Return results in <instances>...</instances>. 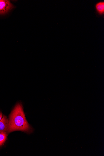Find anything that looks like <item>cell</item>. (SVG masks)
<instances>
[{
    "label": "cell",
    "instance_id": "1",
    "mask_svg": "<svg viewBox=\"0 0 104 156\" xmlns=\"http://www.w3.org/2000/svg\"><path fill=\"white\" fill-rule=\"evenodd\" d=\"M21 131L31 133L32 130L27 120L21 104L16 105L13 110L9 117L8 133Z\"/></svg>",
    "mask_w": 104,
    "mask_h": 156
},
{
    "label": "cell",
    "instance_id": "2",
    "mask_svg": "<svg viewBox=\"0 0 104 156\" xmlns=\"http://www.w3.org/2000/svg\"><path fill=\"white\" fill-rule=\"evenodd\" d=\"M14 8L10 1L0 0V15H5Z\"/></svg>",
    "mask_w": 104,
    "mask_h": 156
},
{
    "label": "cell",
    "instance_id": "3",
    "mask_svg": "<svg viewBox=\"0 0 104 156\" xmlns=\"http://www.w3.org/2000/svg\"><path fill=\"white\" fill-rule=\"evenodd\" d=\"M9 121L5 116L0 121V132L6 133L8 132Z\"/></svg>",
    "mask_w": 104,
    "mask_h": 156
},
{
    "label": "cell",
    "instance_id": "4",
    "mask_svg": "<svg viewBox=\"0 0 104 156\" xmlns=\"http://www.w3.org/2000/svg\"><path fill=\"white\" fill-rule=\"evenodd\" d=\"M95 8L98 12L100 15H102L104 12V2H100L97 3L95 5Z\"/></svg>",
    "mask_w": 104,
    "mask_h": 156
},
{
    "label": "cell",
    "instance_id": "5",
    "mask_svg": "<svg viewBox=\"0 0 104 156\" xmlns=\"http://www.w3.org/2000/svg\"><path fill=\"white\" fill-rule=\"evenodd\" d=\"M7 136L6 133L0 132V147L2 146L5 142Z\"/></svg>",
    "mask_w": 104,
    "mask_h": 156
},
{
    "label": "cell",
    "instance_id": "6",
    "mask_svg": "<svg viewBox=\"0 0 104 156\" xmlns=\"http://www.w3.org/2000/svg\"><path fill=\"white\" fill-rule=\"evenodd\" d=\"M2 113L1 112H0V121H1V120H2Z\"/></svg>",
    "mask_w": 104,
    "mask_h": 156
}]
</instances>
